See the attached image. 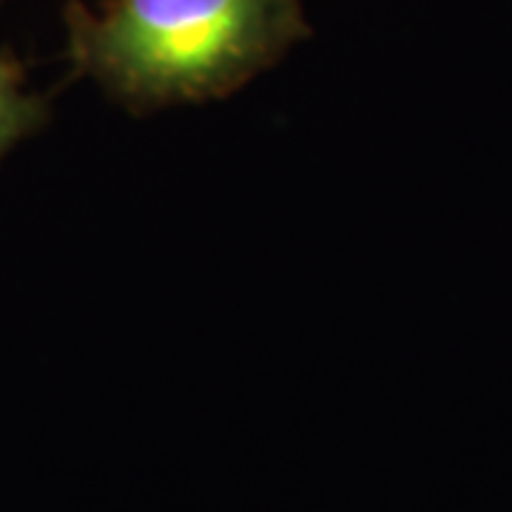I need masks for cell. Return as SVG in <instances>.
Segmentation results:
<instances>
[{
	"label": "cell",
	"mask_w": 512,
	"mask_h": 512,
	"mask_svg": "<svg viewBox=\"0 0 512 512\" xmlns=\"http://www.w3.org/2000/svg\"><path fill=\"white\" fill-rule=\"evenodd\" d=\"M66 18L74 72L137 111L237 92L308 32L299 0H106Z\"/></svg>",
	"instance_id": "6da1fadb"
},
{
	"label": "cell",
	"mask_w": 512,
	"mask_h": 512,
	"mask_svg": "<svg viewBox=\"0 0 512 512\" xmlns=\"http://www.w3.org/2000/svg\"><path fill=\"white\" fill-rule=\"evenodd\" d=\"M46 100L26 92L23 66L12 57H0V163L20 140L46 126Z\"/></svg>",
	"instance_id": "7a4b0ae2"
}]
</instances>
